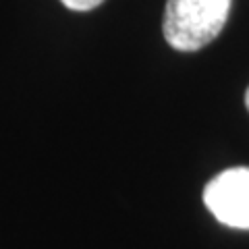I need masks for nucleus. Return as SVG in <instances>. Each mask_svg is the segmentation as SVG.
Listing matches in <instances>:
<instances>
[{"instance_id": "f257e3e1", "label": "nucleus", "mask_w": 249, "mask_h": 249, "mask_svg": "<svg viewBox=\"0 0 249 249\" xmlns=\"http://www.w3.org/2000/svg\"><path fill=\"white\" fill-rule=\"evenodd\" d=\"M229 13L231 0H168L162 31L175 50L196 52L216 40Z\"/></svg>"}, {"instance_id": "f03ea898", "label": "nucleus", "mask_w": 249, "mask_h": 249, "mask_svg": "<svg viewBox=\"0 0 249 249\" xmlns=\"http://www.w3.org/2000/svg\"><path fill=\"white\" fill-rule=\"evenodd\" d=\"M204 204L218 222L249 231V166H235L214 177L204 189Z\"/></svg>"}, {"instance_id": "7ed1b4c3", "label": "nucleus", "mask_w": 249, "mask_h": 249, "mask_svg": "<svg viewBox=\"0 0 249 249\" xmlns=\"http://www.w3.org/2000/svg\"><path fill=\"white\" fill-rule=\"evenodd\" d=\"M60 2L73 11H91L102 4L104 0H60Z\"/></svg>"}, {"instance_id": "20e7f679", "label": "nucleus", "mask_w": 249, "mask_h": 249, "mask_svg": "<svg viewBox=\"0 0 249 249\" xmlns=\"http://www.w3.org/2000/svg\"><path fill=\"white\" fill-rule=\"evenodd\" d=\"M245 106H247V110H249V89H247V93H245Z\"/></svg>"}]
</instances>
